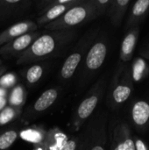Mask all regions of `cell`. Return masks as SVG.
<instances>
[{"label":"cell","instance_id":"1","mask_svg":"<svg viewBox=\"0 0 149 150\" xmlns=\"http://www.w3.org/2000/svg\"><path fill=\"white\" fill-rule=\"evenodd\" d=\"M77 32L72 30H56L40 35L32 44L21 54L18 64L32 63L58 55L76 39Z\"/></svg>","mask_w":149,"mask_h":150},{"label":"cell","instance_id":"2","mask_svg":"<svg viewBox=\"0 0 149 150\" xmlns=\"http://www.w3.org/2000/svg\"><path fill=\"white\" fill-rule=\"evenodd\" d=\"M100 13L92 0H83L80 4L68 9L63 15L54 21L44 25L46 30H72L77 25L98 18Z\"/></svg>","mask_w":149,"mask_h":150},{"label":"cell","instance_id":"3","mask_svg":"<svg viewBox=\"0 0 149 150\" xmlns=\"http://www.w3.org/2000/svg\"><path fill=\"white\" fill-rule=\"evenodd\" d=\"M105 89V79H100L86 98L78 105L73 119V127L76 131L79 130L83 123L91 116L97 108L99 101L104 96Z\"/></svg>","mask_w":149,"mask_h":150},{"label":"cell","instance_id":"4","mask_svg":"<svg viewBox=\"0 0 149 150\" xmlns=\"http://www.w3.org/2000/svg\"><path fill=\"white\" fill-rule=\"evenodd\" d=\"M83 0H50L41 2L40 15L37 18V25H46L63 15L68 9L80 4Z\"/></svg>","mask_w":149,"mask_h":150},{"label":"cell","instance_id":"5","mask_svg":"<svg viewBox=\"0 0 149 150\" xmlns=\"http://www.w3.org/2000/svg\"><path fill=\"white\" fill-rule=\"evenodd\" d=\"M95 34L92 33L91 35H90V37L83 38L79 45H77L75 51L71 53V54H69L65 60L61 69V77L62 80H68L74 76L89 47L90 40H93Z\"/></svg>","mask_w":149,"mask_h":150},{"label":"cell","instance_id":"6","mask_svg":"<svg viewBox=\"0 0 149 150\" xmlns=\"http://www.w3.org/2000/svg\"><path fill=\"white\" fill-rule=\"evenodd\" d=\"M108 53V42L105 39H100L96 41L88 50L84 69L86 74H91L98 70L104 64Z\"/></svg>","mask_w":149,"mask_h":150},{"label":"cell","instance_id":"7","mask_svg":"<svg viewBox=\"0 0 149 150\" xmlns=\"http://www.w3.org/2000/svg\"><path fill=\"white\" fill-rule=\"evenodd\" d=\"M122 69H119L116 74L112 90H111V101L113 105H120L124 104L131 96L133 92V83L130 74L128 71H126L124 76L121 75L122 78L120 79V73Z\"/></svg>","mask_w":149,"mask_h":150},{"label":"cell","instance_id":"8","mask_svg":"<svg viewBox=\"0 0 149 150\" xmlns=\"http://www.w3.org/2000/svg\"><path fill=\"white\" fill-rule=\"evenodd\" d=\"M40 35V33L38 32L25 33L2 46L0 48V54H2L4 57L19 56L32 44V42Z\"/></svg>","mask_w":149,"mask_h":150},{"label":"cell","instance_id":"9","mask_svg":"<svg viewBox=\"0 0 149 150\" xmlns=\"http://www.w3.org/2000/svg\"><path fill=\"white\" fill-rule=\"evenodd\" d=\"M37 28V24L32 20H23L16 23L0 33V46H4L25 33L36 32Z\"/></svg>","mask_w":149,"mask_h":150},{"label":"cell","instance_id":"10","mask_svg":"<svg viewBox=\"0 0 149 150\" xmlns=\"http://www.w3.org/2000/svg\"><path fill=\"white\" fill-rule=\"evenodd\" d=\"M68 138L58 127H54L46 133L43 142L36 145L34 150H61Z\"/></svg>","mask_w":149,"mask_h":150},{"label":"cell","instance_id":"11","mask_svg":"<svg viewBox=\"0 0 149 150\" xmlns=\"http://www.w3.org/2000/svg\"><path fill=\"white\" fill-rule=\"evenodd\" d=\"M149 12V0L136 1L129 12V16L126 24V29H132L139 26V25L145 19Z\"/></svg>","mask_w":149,"mask_h":150},{"label":"cell","instance_id":"12","mask_svg":"<svg viewBox=\"0 0 149 150\" xmlns=\"http://www.w3.org/2000/svg\"><path fill=\"white\" fill-rule=\"evenodd\" d=\"M131 118L133 125L138 128H145L149 123V102L136 101L131 109Z\"/></svg>","mask_w":149,"mask_h":150},{"label":"cell","instance_id":"13","mask_svg":"<svg viewBox=\"0 0 149 150\" xmlns=\"http://www.w3.org/2000/svg\"><path fill=\"white\" fill-rule=\"evenodd\" d=\"M139 37V26L130 29L127 34L123 39L120 47V60L123 62H129L133 58V51Z\"/></svg>","mask_w":149,"mask_h":150},{"label":"cell","instance_id":"14","mask_svg":"<svg viewBox=\"0 0 149 150\" xmlns=\"http://www.w3.org/2000/svg\"><path fill=\"white\" fill-rule=\"evenodd\" d=\"M27 0H0V18L19 14L30 8Z\"/></svg>","mask_w":149,"mask_h":150},{"label":"cell","instance_id":"15","mask_svg":"<svg viewBox=\"0 0 149 150\" xmlns=\"http://www.w3.org/2000/svg\"><path fill=\"white\" fill-rule=\"evenodd\" d=\"M131 4L130 0H112L106 13L114 26H119Z\"/></svg>","mask_w":149,"mask_h":150},{"label":"cell","instance_id":"16","mask_svg":"<svg viewBox=\"0 0 149 150\" xmlns=\"http://www.w3.org/2000/svg\"><path fill=\"white\" fill-rule=\"evenodd\" d=\"M59 92L56 89H48L45 91L34 102L32 110L34 112H43L50 108L57 100Z\"/></svg>","mask_w":149,"mask_h":150},{"label":"cell","instance_id":"17","mask_svg":"<svg viewBox=\"0 0 149 150\" xmlns=\"http://www.w3.org/2000/svg\"><path fill=\"white\" fill-rule=\"evenodd\" d=\"M91 138L89 139V150H105V120L102 119L101 122L94 127Z\"/></svg>","mask_w":149,"mask_h":150},{"label":"cell","instance_id":"18","mask_svg":"<svg viewBox=\"0 0 149 150\" xmlns=\"http://www.w3.org/2000/svg\"><path fill=\"white\" fill-rule=\"evenodd\" d=\"M8 105L10 106L22 109L26 100V91L22 84L15 85L8 94Z\"/></svg>","mask_w":149,"mask_h":150},{"label":"cell","instance_id":"19","mask_svg":"<svg viewBox=\"0 0 149 150\" xmlns=\"http://www.w3.org/2000/svg\"><path fill=\"white\" fill-rule=\"evenodd\" d=\"M46 131H44L42 128L34 127H29L25 130H23L20 134V136L23 140L25 142H29L34 144V146L40 144L46 135Z\"/></svg>","mask_w":149,"mask_h":150},{"label":"cell","instance_id":"20","mask_svg":"<svg viewBox=\"0 0 149 150\" xmlns=\"http://www.w3.org/2000/svg\"><path fill=\"white\" fill-rule=\"evenodd\" d=\"M22 112V109L7 105L0 112V127L9 124L16 120Z\"/></svg>","mask_w":149,"mask_h":150},{"label":"cell","instance_id":"21","mask_svg":"<svg viewBox=\"0 0 149 150\" xmlns=\"http://www.w3.org/2000/svg\"><path fill=\"white\" fill-rule=\"evenodd\" d=\"M18 132L14 129L7 130L0 134V150H8L17 141Z\"/></svg>","mask_w":149,"mask_h":150},{"label":"cell","instance_id":"22","mask_svg":"<svg viewBox=\"0 0 149 150\" xmlns=\"http://www.w3.org/2000/svg\"><path fill=\"white\" fill-rule=\"evenodd\" d=\"M44 73V68L40 64H34L31 66L25 72V80L28 84H34L38 83L42 77Z\"/></svg>","mask_w":149,"mask_h":150},{"label":"cell","instance_id":"23","mask_svg":"<svg viewBox=\"0 0 149 150\" xmlns=\"http://www.w3.org/2000/svg\"><path fill=\"white\" fill-rule=\"evenodd\" d=\"M112 150H124L123 134H122V123H119L113 130Z\"/></svg>","mask_w":149,"mask_h":150},{"label":"cell","instance_id":"24","mask_svg":"<svg viewBox=\"0 0 149 150\" xmlns=\"http://www.w3.org/2000/svg\"><path fill=\"white\" fill-rule=\"evenodd\" d=\"M122 134H123L124 150H135L134 140L131 135V132L128 126L125 123H122Z\"/></svg>","mask_w":149,"mask_h":150},{"label":"cell","instance_id":"25","mask_svg":"<svg viewBox=\"0 0 149 150\" xmlns=\"http://www.w3.org/2000/svg\"><path fill=\"white\" fill-rule=\"evenodd\" d=\"M17 83V76L13 73H7L0 76V87L9 89L14 87Z\"/></svg>","mask_w":149,"mask_h":150},{"label":"cell","instance_id":"26","mask_svg":"<svg viewBox=\"0 0 149 150\" xmlns=\"http://www.w3.org/2000/svg\"><path fill=\"white\" fill-rule=\"evenodd\" d=\"M83 135L80 136H76V137H72L70 139L68 140V142H66V144L64 145V147L61 150H76L77 147L79 146L81 140H82Z\"/></svg>","mask_w":149,"mask_h":150},{"label":"cell","instance_id":"27","mask_svg":"<svg viewBox=\"0 0 149 150\" xmlns=\"http://www.w3.org/2000/svg\"><path fill=\"white\" fill-rule=\"evenodd\" d=\"M134 145H135V150H149L147 144L139 138H135Z\"/></svg>","mask_w":149,"mask_h":150},{"label":"cell","instance_id":"28","mask_svg":"<svg viewBox=\"0 0 149 150\" xmlns=\"http://www.w3.org/2000/svg\"><path fill=\"white\" fill-rule=\"evenodd\" d=\"M76 150H89V139L85 136V138L82 137L81 142L77 147Z\"/></svg>","mask_w":149,"mask_h":150},{"label":"cell","instance_id":"29","mask_svg":"<svg viewBox=\"0 0 149 150\" xmlns=\"http://www.w3.org/2000/svg\"><path fill=\"white\" fill-rule=\"evenodd\" d=\"M8 104V99L7 98H0V112L7 106Z\"/></svg>","mask_w":149,"mask_h":150},{"label":"cell","instance_id":"30","mask_svg":"<svg viewBox=\"0 0 149 150\" xmlns=\"http://www.w3.org/2000/svg\"><path fill=\"white\" fill-rule=\"evenodd\" d=\"M9 91L7 89L0 87V98H8Z\"/></svg>","mask_w":149,"mask_h":150},{"label":"cell","instance_id":"31","mask_svg":"<svg viewBox=\"0 0 149 150\" xmlns=\"http://www.w3.org/2000/svg\"><path fill=\"white\" fill-rule=\"evenodd\" d=\"M5 69H6L5 68H0V76H3V74L5 72Z\"/></svg>","mask_w":149,"mask_h":150},{"label":"cell","instance_id":"32","mask_svg":"<svg viewBox=\"0 0 149 150\" xmlns=\"http://www.w3.org/2000/svg\"><path fill=\"white\" fill-rule=\"evenodd\" d=\"M1 65H2V61L0 60V66H1Z\"/></svg>","mask_w":149,"mask_h":150},{"label":"cell","instance_id":"33","mask_svg":"<svg viewBox=\"0 0 149 150\" xmlns=\"http://www.w3.org/2000/svg\"><path fill=\"white\" fill-rule=\"evenodd\" d=\"M148 54H149V49H148Z\"/></svg>","mask_w":149,"mask_h":150}]
</instances>
